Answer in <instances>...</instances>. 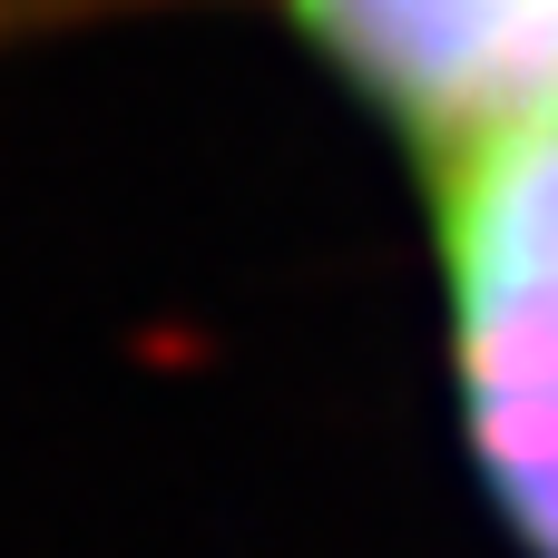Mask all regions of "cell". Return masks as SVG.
Returning <instances> with one entry per match:
<instances>
[{
  "mask_svg": "<svg viewBox=\"0 0 558 558\" xmlns=\"http://www.w3.org/2000/svg\"><path fill=\"white\" fill-rule=\"evenodd\" d=\"M167 10L275 20L383 137L412 147V167L558 118V0H0V59Z\"/></svg>",
  "mask_w": 558,
  "mask_h": 558,
  "instance_id": "cell-2",
  "label": "cell"
},
{
  "mask_svg": "<svg viewBox=\"0 0 558 558\" xmlns=\"http://www.w3.org/2000/svg\"><path fill=\"white\" fill-rule=\"evenodd\" d=\"M441 383L520 558H558V118L422 157Z\"/></svg>",
  "mask_w": 558,
  "mask_h": 558,
  "instance_id": "cell-1",
  "label": "cell"
}]
</instances>
